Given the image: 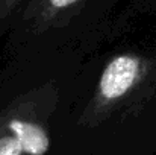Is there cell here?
<instances>
[{
	"label": "cell",
	"mask_w": 156,
	"mask_h": 155,
	"mask_svg": "<svg viewBox=\"0 0 156 155\" xmlns=\"http://www.w3.org/2000/svg\"><path fill=\"white\" fill-rule=\"evenodd\" d=\"M130 0H30L3 40L2 59L43 52L87 55L121 23Z\"/></svg>",
	"instance_id": "cell-3"
},
{
	"label": "cell",
	"mask_w": 156,
	"mask_h": 155,
	"mask_svg": "<svg viewBox=\"0 0 156 155\" xmlns=\"http://www.w3.org/2000/svg\"><path fill=\"white\" fill-rule=\"evenodd\" d=\"M121 23L88 52L71 85L59 135L126 137L156 123V35Z\"/></svg>",
	"instance_id": "cell-1"
},
{
	"label": "cell",
	"mask_w": 156,
	"mask_h": 155,
	"mask_svg": "<svg viewBox=\"0 0 156 155\" xmlns=\"http://www.w3.org/2000/svg\"><path fill=\"white\" fill-rule=\"evenodd\" d=\"M29 2L30 0H0V43L8 37Z\"/></svg>",
	"instance_id": "cell-4"
},
{
	"label": "cell",
	"mask_w": 156,
	"mask_h": 155,
	"mask_svg": "<svg viewBox=\"0 0 156 155\" xmlns=\"http://www.w3.org/2000/svg\"><path fill=\"white\" fill-rule=\"evenodd\" d=\"M129 11L132 17L156 14V0H130Z\"/></svg>",
	"instance_id": "cell-5"
},
{
	"label": "cell",
	"mask_w": 156,
	"mask_h": 155,
	"mask_svg": "<svg viewBox=\"0 0 156 155\" xmlns=\"http://www.w3.org/2000/svg\"><path fill=\"white\" fill-rule=\"evenodd\" d=\"M85 55L43 52L2 59L0 155H47Z\"/></svg>",
	"instance_id": "cell-2"
}]
</instances>
